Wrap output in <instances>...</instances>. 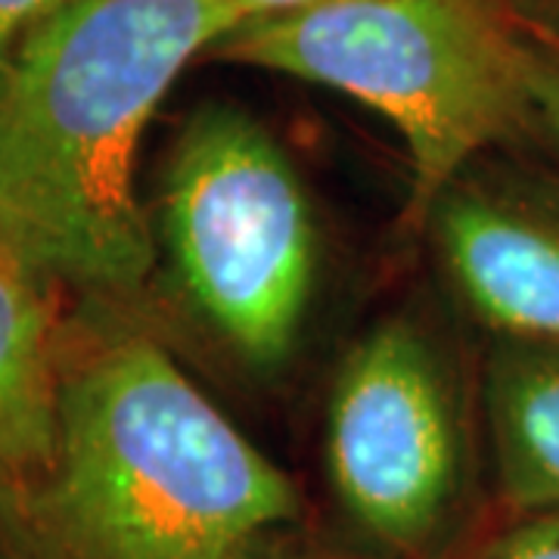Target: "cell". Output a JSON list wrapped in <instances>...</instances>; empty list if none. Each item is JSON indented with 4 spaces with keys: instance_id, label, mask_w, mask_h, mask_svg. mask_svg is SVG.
I'll return each mask as SVG.
<instances>
[{
    "instance_id": "obj_1",
    "label": "cell",
    "mask_w": 559,
    "mask_h": 559,
    "mask_svg": "<svg viewBox=\"0 0 559 559\" xmlns=\"http://www.w3.org/2000/svg\"><path fill=\"white\" fill-rule=\"evenodd\" d=\"M237 0H62L0 69V242L40 277L128 296L153 267L140 140Z\"/></svg>"
},
{
    "instance_id": "obj_2",
    "label": "cell",
    "mask_w": 559,
    "mask_h": 559,
    "mask_svg": "<svg viewBox=\"0 0 559 559\" xmlns=\"http://www.w3.org/2000/svg\"><path fill=\"white\" fill-rule=\"evenodd\" d=\"M3 507L35 559H246L301 520L293 479L140 333L62 370L53 460Z\"/></svg>"
},
{
    "instance_id": "obj_3",
    "label": "cell",
    "mask_w": 559,
    "mask_h": 559,
    "mask_svg": "<svg viewBox=\"0 0 559 559\" xmlns=\"http://www.w3.org/2000/svg\"><path fill=\"white\" fill-rule=\"evenodd\" d=\"M340 91L380 112L411 156L414 209L535 116L528 50L500 0H333L246 20L209 53Z\"/></svg>"
},
{
    "instance_id": "obj_4",
    "label": "cell",
    "mask_w": 559,
    "mask_h": 559,
    "mask_svg": "<svg viewBox=\"0 0 559 559\" xmlns=\"http://www.w3.org/2000/svg\"><path fill=\"white\" fill-rule=\"evenodd\" d=\"M162 234L180 293L255 367L286 358L314 289L318 230L301 180L271 131L209 103L175 140Z\"/></svg>"
},
{
    "instance_id": "obj_5",
    "label": "cell",
    "mask_w": 559,
    "mask_h": 559,
    "mask_svg": "<svg viewBox=\"0 0 559 559\" xmlns=\"http://www.w3.org/2000/svg\"><path fill=\"white\" fill-rule=\"evenodd\" d=\"M326 473L348 525L382 559H439L466 491L463 432L436 348L407 320L377 326L342 364Z\"/></svg>"
},
{
    "instance_id": "obj_6",
    "label": "cell",
    "mask_w": 559,
    "mask_h": 559,
    "mask_svg": "<svg viewBox=\"0 0 559 559\" xmlns=\"http://www.w3.org/2000/svg\"><path fill=\"white\" fill-rule=\"evenodd\" d=\"M444 267L488 326L559 352V218L522 197L454 183L429 209Z\"/></svg>"
},
{
    "instance_id": "obj_7",
    "label": "cell",
    "mask_w": 559,
    "mask_h": 559,
    "mask_svg": "<svg viewBox=\"0 0 559 559\" xmlns=\"http://www.w3.org/2000/svg\"><path fill=\"white\" fill-rule=\"evenodd\" d=\"M60 380L40 274L0 242V507L35 485L53 460Z\"/></svg>"
},
{
    "instance_id": "obj_8",
    "label": "cell",
    "mask_w": 559,
    "mask_h": 559,
    "mask_svg": "<svg viewBox=\"0 0 559 559\" xmlns=\"http://www.w3.org/2000/svg\"><path fill=\"white\" fill-rule=\"evenodd\" d=\"M488 419L503 500L516 513H559V352L500 348L488 370Z\"/></svg>"
},
{
    "instance_id": "obj_9",
    "label": "cell",
    "mask_w": 559,
    "mask_h": 559,
    "mask_svg": "<svg viewBox=\"0 0 559 559\" xmlns=\"http://www.w3.org/2000/svg\"><path fill=\"white\" fill-rule=\"evenodd\" d=\"M473 559H559V513H516Z\"/></svg>"
},
{
    "instance_id": "obj_10",
    "label": "cell",
    "mask_w": 559,
    "mask_h": 559,
    "mask_svg": "<svg viewBox=\"0 0 559 559\" xmlns=\"http://www.w3.org/2000/svg\"><path fill=\"white\" fill-rule=\"evenodd\" d=\"M62 0H0V69L13 57L25 35L44 22Z\"/></svg>"
},
{
    "instance_id": "obj_11",
    "label": "cell",
    "mask_w": 559,
    "mask_h": 559,
    "mask_svg": "<svg viewBox=\"0 0 559 559\" xmlns=\"http://www.w3.org/2000/svg\"><path fill=\"white\" fill-rule=\"evenodd\" d=\"M299 525L280 528L271 538H264L246 559H358L352 554H340L333 547H323L318 540L305 538L296 532Z\"/></svg>"
},
{
    "instance_id": "obj_12",
    "label": "cell",
    "mask_w": 559,
    "mask_h": 559,
    "mask_svg": "<svg viewBox=\"0 0 559 559\" xmlns=\"http://www.w3.org/2000/svg\"><path fill=\"white\" fill-rule=\"evenodd\" d=\"M532 103H535V116H538L547 131L559 143V60L535 53L532 62Z\"/></svg>"
},
{
    "instance_id": "obj_13",
    "label": "cell",
    "mask_w": 559,
    "mask_h": 559,
    "mask_svg": "<svg viewBox=\"0 0 559 559\" xmlns=\"http://www.w3.org/2000/svg\"><path fill=\"white\" fill-rule=\"evenodd\" d=\"M246 20H264V16H283V13H299L311 10L320 3H333V0H237Z\"/></svg>"
},
{
    "instance_id": "obj_14",
    "label": "cell",
    "mask_w": 559,
    "mask_h": 559,
    "mask_svg": "<svg viewBox=\"0 0 559 559\" xmlns=\"http://www.w3.org/2000/svg\"><path fill=\"white\" fill-rule=\"evenodd\" d=\"M522 16L544 25L547 32L559 35V0H510Z\"/></svg>"
}]
</instances>
